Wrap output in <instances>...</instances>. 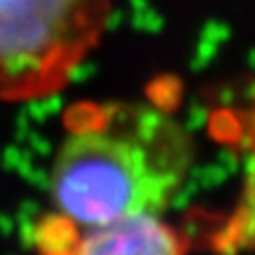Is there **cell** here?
Instances as JSON below:
<instances>
[{
    "label": "cell",
    "mask_w": 255,
    "mask_h": 255,
    "mask_svg": "<svg viewBox=\"0 0 255 255\" xmlns=\"http://www.w3.org/2000/svg\"><path fill=\"white\" fill-rule=\"evenodd\" d=\"M193 163V137L169 109L147 101L77 105L50 169L54 213L75 225L165 215Z\"/></svg>",
    "instance_id": "6da1fadb"
},
{
    "label": "cell",
    "mask_w": 255,
    "mask_h": 255,
    "mask_svg": "<svg viewBox=\"0 0 255 255\" xmlns=\"http://www.w3.org/2000/svg\"><path fill=\"white\" fill-rule=\"evenodd\" d=\"M113 0H0V101L62 91L101 44Z\"/></svg>",
    "instance_id": "7a4b0ae2"
},
{
    "label": "cell",
    "mask_w": 255,
    "mask_h": 255,
    "mask_svg": "<svg viewBox=\"0 0 255 255\" xmlns=\"http://www.w3.org/2000/svg\"><path fill=\"white\" fill-rule=\"evenodd\" d=\"M34 247L38 255H189L185 235L163 215L75 225L52 213L36 223Z\"/></svg>",
    "instance_id": "3957f363"
},
{
    "label": "cell",
    "mask_w": 255,
    "mask_h": 255,
    "mask_svg": "<svg viewBox=\"0 0 255 255\" xmlns=\"http://www.w3.org/2000/svg\"><path fill=\"white\" fill-rule=\"evenodd\" d=\"M241 139L245 151L239 197L209 239L217 255H255V107L247 115Z\"/></svg>",
    "instance_id": "277c9868"
}]
</instances>
